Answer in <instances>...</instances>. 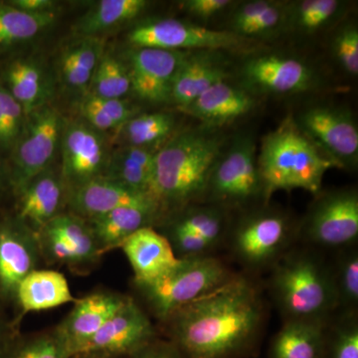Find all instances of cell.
Listing matches in <instances>:
<instances>
[{"mask_svg": "<svg viewBox=\"0 0 358 358\" xmlns=\"http://www.w3.org/2000/svg\"><path fill=\"white\" fill-rule=\"evenodd\" d=\"M266 315L258 286L235 275L162 324L183 358H248L260 345Z\"/></svg>", "mask_w": 358, "mask_h": 358, "instance_id": "obj_1", "label": "cell"}, {"mask_svg": "<svg viewBox=\"0 0 358 358\" xmlns=\"http://www.w3.org/2000/svg\"><path fill=\"white\" fill-rule=\"evenodd\" d=\"M268 282L284 320L327 322L338 312L331 264L312 247L287 252L271 268Z\"/></svg>", "mask_w": 358, "mask_h": 358, "instance_id": "obj_2", "label": "cell"}, {"mask_svg": "<svg viewBox=\"0 0 358 358\" xmlns=\"http://www.w3.org/2000/svg\"><path fill=\"white\" fill-rule=\"evenodd\" d=\"M220 143L203 131L178 134L155 154L152 199L159 213L182 208L205 195Z\"/></svg>", "mask_w": 358, "mask_h": 358, "instance_id": "obj_3", "label": "cell"}, {"mask_svg": "<svg viewBox=\"0 0 358 358\" xmlns=\"http://www.w3.org/2000/svg\"><path fill=\"white\" fill-rule=\"evenodd\" d=\"M258 166L266 201L278 190L303 189L319 194L327 171L341 167L320 154L292 124H282L264 140Z\"/></svg>", "mask_w": 358, "mask_h": 358, "instance_id": "obj_4", "label": "cell"}, {"mask_svg": "<svg viewBox=\"0 0 358 358\" xmlns=\"http://www.w3.org/2000/svg\"><path fill=\"white\" fill-rule=\"evenodd\" d=\"M235 275L222 261L207 255L180 260L157 279L134 285L148 312L162 322L179 308L220 288Z\"/></svg>", "mask_w": 358, "mask_h": 358, "instance_id": "obj_5", "label": "cell"}, {"mask_svg": "<svg viewBox=\"0 0 358 358\" xmlns=\"http://www.w3.org/2000/svg\"><path fill=\"white\" fill-rule=\"evenodd\" d=\"M288 216L275 210H260L245 216L228 234L231 255L242 267L251 271L271 270L298 237Z\"/></svg>", "mask_w": 358, "mask_h": 358, "instance_id": "obj_6", "label": "cell"}, {"mask_svg": "<svg viewBox=\"0 0 358 358\" xmlns=\"http://www.w3.org/2000/svg\"><path fill=\"white\" fill-rule=\"evenodd\" d=\"M64 121L49 105L26 117L24 128L11 150L9 182L15 196L37 176L50 169L60 145Z\"/></svg>", "mask_w": 358, "mask_h": 358, "instance_id": "obj_7", "label": "cell"}, {"mask_svg": "<svg viewBox=\"0 0 358 358\" xmlns=\"http://www.w3.org/2000/svg\"><path fill=\"white\" fill-rule=\"evenodd\" d=\"M300 237L313 249L341 250L357 245L358 238V193L353 188L322 193L310 206Z\"/></svg>", "mask_w": 358, "mask_h": 358, "instance_id": "obj_8", "label": "cell"}, {"mask_svg": "<svg viewBox=\"0 0 358 358\" xmlns=\"http://www.w3.org/2000/svg\"><path fill=\"white\" fill-rule=\"evenodd\" d=\"M157 338V327L148 313L129 298L72 358H129Z\"/></svg>", "mask_w": 358, "mask_h": 358, "instance_id": "obj_9", "label": "cell"}, {"mask_svg": "<svg viewBox=\"0 0 358 358\" xmlns=\"http://www.w3.org/2000/svg\"><path fill=\"white\" fill-rule=\"evenodd\" d=\"M205 194L219 206H236L264 197V187L255 148L251 141H241L216 162ZM265 199V197H264Z\"/></svg>", "mask_w": 358, "mask_h": 358, "instance_id": "obj_10", "label": "cell"}, {"mask_svg": "<svg viewBox=\"0 0 358 358\" xmlns=\"http://www.w3.org/2000/svg\"><path fill=\"white\" fill-rule=\"evenodd\" d=\"M134 48H155L180 51L181 49H229L241 44L234 33L218 31L190 24L173 18L155 20L138 24L129 33Z\"/></svg>", "mask_w": 358, "mask_h": 358, "instance_id": "obj_11", "label": "cell"}, {"mask_svg": "<svg viewBox=\"0 0 358 358\" xmlns=\"http://www.w3.org/2000/svg\"><path fill=\"white\" fill-rule=\"evenodd\" d=\"M60 148V173L67 189L105 174L110 160L107 141L86 122H64Z\"/></svg>", "mask_w": 358, "mask_h": 358, "instance_id": "obj_12", "label": "cell"}, {"mask_svg": "<svg viewBox=\"0 0 358 358\" xmlns=\"http://www.w3.org/2000/svg\"><path fill=\"white\" fill-rule=\"evenodd\" d=\"M42 263L36 233L16 215L0 220V300L13 303L20 282Z\"/></svg>", "mask_w": 358, "mask_h": 358, "instance_id": "obj_13", "label": "cell"}, {"mask_svg": "<svg viewBox=\"0 0 358 358\" xmlns=\"http://www.w3.org/2000/svg\"><path fill=\"white\" fill-rule=\"evenodd\" d=\"M186 58L181 51L134 48L129 53L128 67L131 90L147 102L171 101L176 73Z\"/></svg>", "mask_w": 358, "mask_h": 358, "instance_id": "obj_14", "label": "cell"}, {"mask_svg": "<svg viewBox=\"0 0 358 358\" xmlns=\"http://www.w3.org/2000/svg\"><path fill=\"white\" fill-rule=\"evenodd\" d=\"M300 122L308 138L324 148L339 166L357 162V126L345 110L313 107L301 115Z\"/></svg>", "mask_w": 358, "mask_h": 358, "instance_id": "obj_15", "label": "cell"}, {"mask_svg": "<svg viewBox=\"0 0 358 358\" xmlns=\"http://www.w3.org/2000/svg\"><path fill=\"white\" fill-rule=\"evenodd\" d=\"M129 298L117 292L98 291L78 299L72 310L55 327L71 358L126 305Z\"/></svg>", "mask_w": 358, "mask_h": 358, "instance_id": "obj_16", "label": "cell"}, {"mask_svg": "<svg viewBox=\"0 0 358 358\" xmlns=\"http://www.w3.org/2000/svg\"><path fill=\"white\" fill-rule=\"evenodd\" d=\"M67 202L72 210L71 213L86 221L121 207H155L157 209L150 197L133 192L105 176L69 188Z\"/></svg>", "mask_w": 358, "mask_h": 358, "instance_id": "obj_17", "label": "cell"}, {"mask_svg": "<svg viewBox=\"0 0 358 358\" xmlns=\"http://www.w3.org/2000/svg\"><path fill=\"white\" fill-rule=\"evenodd\" d=\"M68 189L61 173L48 169L33 178L17 195L15 215L35 233L43 229L61 212Z\"/></svg>", "mask_w": 358, "mask_h": 358, "instance_id": "obj_18", "label": "cell"}, {"mask_svg": "<svg viewBox=\"0 0 358 358\" xmlns=\"http://www.w3.org/2000/svg\"><path fill=\"white\" fill-rule=\"evenodd\" d=\"M243 75L252 86L275 94L305 91L313 81L312 70L305 63L277 55L250 59L244 66Z\"/></svg>", "mask_w": 358, "mask_h": 358, "instance_id": "obj_19", "label": "cell"}, {"mask_svg": "<svg viewBox=\"0 0 358 358\" xmlns=\"http://www.w3.org/2000/svg\"><path fill=\"white\" fill-rule=\"evenodd\" d=\"M134 271V284L157 279L178 265L169 239L154 227H143L129 236L122 246Z\"/></svg>", "mask_w": 358, "mask_h": 358, "instance_id": "obj_20", "label": "cell"}, {"mask_svg": "<svg viewBox=\"0 0 358 358\" xmlns=\"http://www.w3.org/2000/svg\"><path fill=\"white\" fill-rule=\"evenodd\" d=\"M77 300L62 273L46 268L33 271L16 289L13 303L17 308V317L14 326L18 329L16 324L27 313L75 303Z\"/></svg>", "mask_w": 358, "mask_h": 358, "instance_id": "obj_21", "label": "cell"}, {"mask_svg": "<svg viewBox=\"0 0 358 358\" xmlns=\"http://www.w3.org/2000/svg\"><path fill=\"white\" fill-rule=\"evenodd\" d=\"M2 78V84L22 107L26 117L48 105L53 85L48 73L37 61L16 59L6 66Z\"/></svg>", "mask_w": 358, "mask_h": 358, "instance_id": "obj_22", "label": "cell"}, {"mask_svg": "<svg viewBox=\"0 0 358 358\" xmlns=\"http://www.w3.org/2000/svg\"><path fill=\"white\" fill-rule=\"evenodd\" d=\"M159 215L155 207H121L87 221L101 255L120 248L136 231L152 227Z\"/></svg>", "mask_w": 358, "mask_h": 358, "instance_id": "obj_23", "label": "cell"}, {"mask_svg": "<svg viewBox=\"0 0 358 358\" xmlns=\"http://www.w3.org/2000/svg\"><path fill=\"white\" fill-rule=\"evenodd\" d=\"M253 107V99L246 92L221 81L183 109L209 124H222L246 115Z\"/></svg>", "mask_w": 358, "mask_h": 358, "instance_id": "obj_24", "label": "cell"}, {"mask_svg": "<svg viewBox=\"0 0 358 358\" xmlns=\"http://www.w3.org/2000/svg\"><path fill=\"white\" fill-rule=\"evenodd\" d=\"M327 322L284 320L271 341L268 358H322Z\"/></svg>", "mask_w": 358, "mask_h": 358, "instance_id": "obj_25", "label": "cell"}, {"mask_svg": "<svg viewBox=\"0 0 358 358\" xmlns=\"http://www.w3.org/2000/svg\"><path fill=\"white\" fill-rule=\"evenodd\" d=\"M103 54L105 41L99 36H82L68 45L59 61L63 83L73 91H88Z\"/></svg>", "mask_w": 358, "mask_h": 358, "instance_id": "obj_26", "label": "cell"}, {"mask_svg": "<svg viewBox=\"0 0 358 358\" xmlns=\"http://www.w3.org/2000/svg\"><path fill=\"white\" fill-rule=\"evenodd\" d=\"M225 71L213 58L207 55L186 58L174 78L171 101L181 108L187 107L197 96L221 81H225Z\"/></svg>", "mask_w": 358, "mask_h": 358, "instance_id": "obj_27", "label": "cell"}, {"mask_svg": "<svg viewBox=\"0 0 358 358\" xmlns=\"http://www.w3.org/2000/svg\"><path fill=\"white\" fill-rule=\"evenodd\" d=\"M148 6L145 0H101L80 18L75 30L81 36H98L138 17Z\"/></svg>", "mask_w": 358, "mask_h": 358, "instance_id": "obj_28", "label": "cell"}, {"mask_svg": "<svg viewBox=\"0 0 358 358\" xmlns=\"http://www.w3.org/2000/svg\"><path fill=\"white\" fill-rule=\"evenodd\" d=\"M43 229L57 234L72 249L76 259L77 273L80 274L89 272L102 257L89 224L74 214L63 212L52 219Z\"/></svg>", "mask_w": 358, "mask_h": 358, "instance_id": "obj_29", "label": "cell"}, {"mask_svg": "<svg viewBox=\"0 0 358 358\" xmlns=\"http://www.w3.org/2000/svg\"><path fill=\"white\" fill-rule=\"evenodd\" d=\"M57 16V13H26L8 1H0V52L38 36L55 22Z\"/></svg>", "mask_w": 358, "mask_h": 358, "instance_id": "obj_30", "label": "cell"}, {"mask_svg": "<svg viewBox=\"0 0 358 358\" xmlns=\"http://www.w3.org/2000/svg\"><path fill=\"white\" fill-rule=\"evenodd\" d=\"M329 264L338 301V312H357V245L338 250L334 263Z\"/></svg>", "mask_w": 358, "mask_h": 358, "instance_id": "obj_31", "label": "cell"}, {"mask_svg": "<svg viewBox=\"0 0 358 358\" xmlns=\"http://www.w3.org/2000/svg\"><path fill=\"white\" fill-rule=\"evenodd\" d=\"M322 358H358L357 312H338L327 320Z\"/></svg>", "mask_w": 358, "mask_h": 358, "instance_id": "obj_32", "label": "cell"}, {"mask_svg": "<svg viewBox=\"0 0 358 358\" xmlns=\"http://www.w3.org/2000/svg\"><path fill=\"white\" fill-rule=\"evenodd\" d=\"M0 358H71L56 327L27 334L18 333Z\"/></svg>", "mask_w": 358, "mask_h": 358, "instance_id": "obj_33", "label": "cell"}, {"mask_svg": "<svg viewBox=\"0 0 358 358\" xmlns=\"http://www.w3.org/2000/svg\"><path fill=\"white\" fill-rule=\"evenodd\" d=\"M131 90L128 67L110 54H103L92 80L88 95L122 99Z\"/></svg>", "mask_w": 358, "mask_h": 358, "instance_id": "obj_34", "label": "cell"}, {"mask_svg": "<svg viewBox=\"0 0 358 358\" xmlns=\"http://www.w3.org/2000/svg\"><path fill=\"white\" fill-rule=\"evenodd\" d=\"M173 127V115L154 113L131 117L122 129L129 145L145 148L166 138Z\"/></svg>", "mask_w": 358, "mask_h": 358, "instance_id": "obj_35", "label": "cell"}, {"mask_svg": "<svg viewBox=\"0 0 358 358\" xmlns=\"http://www.w3.org/2000/svg\"><path fill=\"white\" fill-rule=\"evenodd\" d=\"M171 226L195 233L213 247L227 236L225 218L217 207L193 208L176 219Z\"/></svg>", "mask_w": 358, "mask_h": 358, "instance_id": "obj_36", "label": "cell"}, {"mask_svg": "<svg viewBox=\"0 0 358 358\" xmlns=\"http://www.w3.org/2000/svg\"><path fill=\"white\" fill-rule=\"evenodd\" d=\"M103 176L152 199V174L122 154V150L110 157Z\"/></svg>", "mask_w": 358, "mask_h": 358, "instance_id": "obj_37", "label": "cell"}, {"mask_svg": "<svg viewBox=\"0 0 358 358\" xmlns=\"http://www.w3.org/2000/svg\"><path fill=\"white\" fill-rule=\"evenodd\" d=\"M26 122L22 107L0 83V152H11Z\"/></svg>", "mask_w": 358, "mask_h": 358, "instance_id": "obj_38", "label": "cell"}, {"mask_svg": "<svg viewBox=\"0 0 358 358\" xmlns=\"http://www.w3.org/2000/svg\"><path fill=\"white\" fill-rule=\"evenodd\" d=\"M42 260L47 265L66 266L77 273L76 259L72 249L55 233L42 229L37 233Z\"/></svg>", "mask_w": 358, "mask_h": 358, "instance_id": "obj_39", "label": "cell"}, {"mask_svg": "<svg viewBox=\"0 0 358 358\" xmlns=\"http://www.w3.org/2000/svg\"><path fill=\"white\" fill-rule=\"evenodd\" d=\"M164 236L169 239L174 254L179 260L207 256L208 252L214 248L208 241L199 235L173 226L169 227V234Z\"/></svg>", "mask_w": 358, "mask_h": 358, "instance_id": "obj_40", "label": "cell"}, {"mask_svg": "<svg viewBox=\"0 0 358 358\" xmlns=\"http://www.w3.org/2000/svg\"><path fill=\"white\" fill-rule=\"evenodd\" d=\"M338 6L336 0H305L296 8V20L306 30H315L331 20Z\"/></svg>", "mask_w": 358, "mask_h": 358, "instance_id": "obj_41", "label": "cell"}, {"mask_svg": "<svg viewBox=\"0 0 358 358\" xmlns=\"http://www.w3.org/2000/svg\"><path fill=\"white\" fill-rule=\"evenodd\" d=\"M336 56L343 67L353 76L358 74V31L355 26H346L334 43Z\"/></svg>", "mask_w": 358, "mask_h": 358, "instance_id": "obj_42", "label": "cell"}, {"mask_svg": "<svg viewBox=\"0 0 358 358\" xmlns=\"http://www.w3.org/2000/svg\"><path fill=\"white\" fill-rule=\"evenodd\" d=\"M81 114L89 126L101 133L119 129L93 96L88 95L85 99L81 106Z\"/></svg>", "mask_w": 358, "mask_h": 358, "instance_id": "obj_43", "label": "cell"}, {"mask_svg": "<svg viewBox=\"0 0 358 358\" xmlns=\"http://www.w3.org/2000/svg\"><path fill=\"white\" fill-rule=\"evenodd\" d=\"M273 2L266 1V0H257L251 1L249 3L244 4L240 7L235 13L233 18V26L237 32L242 33L246 31L247 28L250 27L257 20V18L268 8V6Z\"/></svg>", "mask_w": 358, "mask_h": 358, "instance_id": "obj_44", "label": "cell"}, {"mask_svg": "<svg viewBox=\"0 0 358 358\" xmlns=\"http://www.w3.org/2000/svg\"><path fill=\"white\" fill-rule=\"evenodd\" d=\"M93 96L103 112L117 124V128H122L133 117V110L122 99H101Z\"/></svg>", "mask_w": 358, "mask_h": 358, "instance_id": "obj_45", "label": "cell"}, {"mask_svg": "<svg viewBox=\"0 0 358 358\" xmlns=\"http://www.w3.org/2000/svg\"><path fill=\"white\" fill-rule=\"evenodd\" d=\"M129 358H183L178 348L167 339L155 338Z\"/></svg>", "mask_w": 358, "mask_h": 358, "instance_id": "obj_46", "label": "cell"}, {"mask_svg": "<svg viewBox=\"0 0 358 358\" xmlns=\"http://www.w3.org/2000/svg\"><path fill=\"white\" fill-rule=\"evenodd\" d=\"M230 3L229 0H187L182 6L193 15L207 18L220 13Z\"/></svg>", "mask_w": 358, "mask_h": 358, "instance_id": "obj_47", "label": "cell"}, {"mask_svg": "<svg viewBox=\"0 0 358 358\" xmlns=\"http://www.w3.org/2000/svg\"><path fill=\"white\" fill-rule=\"evenodd\" d=\"M281 15L282 11L280 7L275 3L271 4L268 8L266 9V10L257 18L255 22L250 26V27L247 28L244 34H263V33L270 31L271 29H273V28L279 24Z\"/></svg>", "mask_w": 358, "mask_h": 358, "instance_id": "obj_48", "label": "cell"}, {"mask_svg": "<svg viewBox=\"0 0 358 358\" xmlns=\"http://www.w3.org/2000/svg\"><path fill=\"white\" fill-rule=\"evenodd\" d=\"M16 8L26 13L41 14L57 13V2L53 0H10L8 1Z\"/></svg>", "mask_w": 358, "mask_h": 358, "instance_id": "obj_49", "label": "cell"}, {"mask_svg": "<svg viewBox=\"0 0 358 358\" xmlns=\"http://www.w3.org/2000/svg\"><path fill=\"white\" fill-rule=\"evenodd\" d=\"M122 152L136 162L138 166L143 167L148 173H152L154 178L155 154H152L148 148L133 147V145L124 148L122 150Z\"/></svg>", "mask_w": 358, "mask_h": 358, "instance_id": "obj_50", "label": "cell"}, {"mask_svg": "<svg viewBox=\"0 0 358 358\" xmlns=\"http://www.w3.org/2000/svg\"><path fill=\"white\" fill-rule=\"evenodd\" d=\"M17 334L18 329H16L13 324H8L0 315V357Z\"/></svg>", "mask_w": 358, "mask_h": 358, "instance_id": "obj_51", "label": "cell"}, {"mask_svg": "<svg viewBox=\"0 0 358 358\" xmlns=\"http://www.w3.org/2000/svg\"><path fill=\"white\" fill-rule=\"evenodd\" d=\"M6 187H9L11 189L10 182H9L8 169H6L0 162V192H3Z\"/></svg>", "mask_w": 358, "mask_h": 358, "instance_id": "obj_52", "label": "cell"}]
</instances>
